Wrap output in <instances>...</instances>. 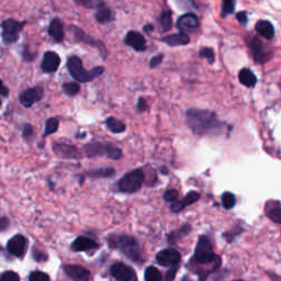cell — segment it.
<instances>
[{
    "instance_id": "cell-1",
    "label": "cell",
    "mask_w": 281,
    "mask_h": 281,
    "mask_svg": "<svg viewBox=\"0 0 281 281\" xmlns=\"http://www.w3.org/2000/svg\"><path fill=\"white\" fill-rule=\"evenodd\" d=\"M189 129L197 135H219L225 130V125L219 121L214 112L209 110L189 109L186 113Z\"/></svg>"
},
{
    "instance_id": "cell-2",
    "label": "cell",
    "mask_w": 281,
    "mask_h": 281,
    "mask_svg": "<svg viewBox=\"0 0 281 281\" xmlns=\"http://www.w3.org/2000/svg\"><path fill=\"white\" fill-rule=\"evenodd\" d=\"M108 244L111 248L119 250L132 262L142 261V250L137 241L132 236L113 234L108 237Z\"/></svg>"
},
{
    "instance_id": "cell-3",
    "label": "cell",
    "mask_w": 281,
    "mask_h": 281,
    "mask_svg": "<svg viewBox=\"0 0 281 281\" xmlns=\"http://www.w3.org/2000/svg\"><path fill=\"white\" fill-rule=\"evenodd\" d=\"M66 67L69 75H71L78 84L90 83V81L100 77L103 74V72H105V68L102 66H96L93 69H90V71H87V69L84 68L83 60L76 55L69 56L67 58Z\"/></svg>"
},
{
    "instance_id": "cell-4",
    "label": "cell",
    "mask_w": 281,
    "mask_h": 281,
    "mask_svg": "<svg viewBox=\"0 0 281 281\" xmlns=\"http://www.w3.org/2000/svg\"><path fill=\"white\" fill-rule=\"evenodd\" d=\"M25 24H27V20L19 21L11 18L3 20L0 24V28H1L0 36H1L2 42L7 45L15 44L16 42H18Z\"/></svg>"
},
{
    "instance_id": "cell-5",
    "label": "cell",
    "mask_w": 281,
    "mask_h": 281,
    "mask_svg": "<svg viewBox=\"0 0 281 281\" xmlns=\"http://www.w3.org/2000/svg\"><path fill=\"white\" fill-rule=\"evenodd\" d=\"M144 183V174L141 169H134L119 180L118 189L121 192L133 193L140 190Z\"/></svg>"
},
{
    "instance_id": "cell-6",
    "label": "cell",
    "mask_w": 281,
    "mask_h": 281,
    "mask_svg": "<svg viewBox=\"0 0 281 281\" xmlns=\"http://www.w3.org/2000/svg\"><path fill=\"white\" fill-rule=\"evenodd\" d=\"M215 254L213 252L212 243L206 236H201L198 241L196 250H194L193 261L200 265L212 262L215 259Z\"/></svg>"
},
{
    "instance_id": "cell-7",
    "label": "cell",
    "mask_w": 281,
    "mask_h": 281,
    "mask_svg": "<svg viewBox=\"0 0 281 281\" xmlns=\"http://www.w3.org/2000/svg\"><path fill=\"white\" fill-rule=\"evenodd\" d=\"M69 30H71V31L73 32V36H74L75 40L77 42L84 43V44H86V45L92 46V47H94V49H97L102 57L107 58L108 51H107L106 45L102 43V41L98 40V38H94L92 36H89V34L86 33L83 29L77 27V25H74V24L71 25V27H69Z\"/></svg>"
},
{
    "instance_id": "cell-8",
    "label": "cell",
    "mask_w": 281,
    "mask_h": 281,
    "mask_svg": "<svg viewBox=\"0 0 281 281\" xmlns=\"http://www.w3.org/2000/svg\"><path fill=\"white\" fill-rule=\"evenodd\" d=\"M44 88L41 85H37L34 87L28 88L23 90L22 93H20L19 102L25 109H30L36 103L42 101V99L44 98Z\"/></svg>"
},
{
    "instance_id": "cell-9",
    "label": "cell",
    "mask_w": 281,
    "mask_h": 281,
    "mask_svg": "<svg viewBox=\"0 0 281 281\" xmlns=\"http://www.w3.org/2000/svg\"><path fill=\"white\" fill-rule=\"evenodd\" d=\"M54 154L63 159H79L81 157L79 150L74 144H67L63 142H55L52 146Z\"/></svg>"
},
{
    "instance_id": "cell-10",
    "label": "cell",
    "mask_w": 281,
    "mask_h": 281,
    "mask_svg": "<svg viewBox=\"0 0 281 281\" xmlns=\"http://www.w3.org/2000/svg\"><path fill=\"white\" fill-rule=\"evenodd\" d=\"M181 256L176 249H163L156 255V262L163 267H177L180 262Z\"/></svg>"
},
{
    "instance_id": "cell-11",
    "label": "cell",
    "mask_w": 281,
    "mask_h": 281,
    "mask_svg": "<svg viewBox=\"0 0 281 281\" xmlns=\"http://www.w3.org/2000/svg\"><path fill=\"white\" fill-rule=\"evenodd\" d=\"M60 65L59 55L53 51H47L43 55L41 62V69L45 74H54L57 72Z\"/></svg>"
},
{
    "instance_id": "cell-12",
    "label": "cell",
    "mask_w": 281,
    "mask_h": 281,
    "mask_svg": "<svg viewBox=\"0 0 281 281\" xmlns=\"http://www.w3.org/2000/svg\"><path fill=\"white\" fill-rule=\"evenodd\" d=\"M111 276L116 281H131L134 277H135V274H134V270L131 267L125 265L123 262H116L113 266L111 267L110 269Z\"/></svg>"
},
{
    "instance_id": "cell-13",
    "label": "cell",
    "mask_w": 281,
    "mask_h": 281,
    "mask_svg": "<svg viewBox=\"0 0 281 281\" xmlns=\"http://www.w3.org/2000/svg\"><path fill=\"white\" fill-rule=\"evenodd\" d=\"M28 241L23 235L18 234L15 235L12 239L7 243V249L11 255L16 257H22L27 247Z\"/></svg>"
},
{
    "instance_id": "cell-14",
    "label": "cell",
    "mask_w": 281,
    "mask_h": 281,
    "mask_svg": "<svg viewBox=\"0 0 281 281\" xmlns=\"http://www.w3.org/2000/svg\"><path fill=\"white\" fill-rule=\"evenodd\" d=\"M47 33H49L50 37L53 40L54 43H63V41L65 40L63 21L57 18V17L52 19L49 25V29H47Z\"/></svg>"
},
{
    "instance_id": "cell-15",
    "label": "cell",
    "mask_w": 281,
    "mask_h": 281,
    "mask_svg": "<svg viewBox=\"0 0 281 281\" xmlns=\"http://www.w3.org/2000/svg\"><path fill=\"white\" fill-rule=\"evenodd\" d=\"M64 270L69 278L75 281H88L90 278V271L78 265H66Z\"/></svg>"
},
{
    "instance_id": "cell-16",
    "label": "cell",
    "mask_w": 281,
    "mask_h": 281,
    "mask_svg": "<svg viewBox=\"0 0 281 281\" xmlns=\"http://www.w3.org/2000/svg\"><path fill=\"white\" fill-rule=\"evenodd\" d=\"M124 42L125 44L131 46L136 52H143L146 49V43L143 36L136 31L128 32L127 36H125Z\"/></svg>"
},
{
    "instance_id": "cell-17",
    "label": "cell",
    "mask_w": 281,
    "mask_h": 281,
    "mask_svg": "<svg viewBox=\"0 0 281 281\" xmlns=\"http://www.w3.org/2000/svg\"><path fill=\"white\" fill-rule=\"evenodd\" d=\"M110 145L108 144H102V143H88L84 145V153L86 156L88 157H96V156H102V155H106L108 156V152H109Z\"/></svg>"
},
{
    "instance_id": "cell-18",
    "label": "cell",
    "mask_w": 281,
    "mask_h": 281,
    "mask_svg": "<svg viewBox=\"0 0 281 281\" xmlns=\"http://www.w3.org/2000/svg\"><path fill=\"white\" fill-rule=\"evenodd\" d=\"M199 198H200V194L196 191H191V192H189L188 194H186V197L181 201L171 202L169 209H170L171 212L178 213V212H180V211H183L186 206H188L190 205H192V203H194L196 201H198Z\"/></svg>"
},
{
    "instance_id": "cell-19",
    "label": "cell",
    "mask_w": 281,
    "mask_h": 281,
    "mask_svg": "<svg viewBox=\"0 0 281 281\" xmlns=\"http://www.w3.org/2000/svg\"><path fill=\"white\" fill-rule=\"evenodd\" d=\"M199 19L196 15L193 14H186L181 16L177 21V28H178L181 32H186L188 30H193L198 28Z\"/></svg>"
},
{
    "instance_id": "cell-20",
    "label": "cell",
    "mask_w": 281,
    "mask_h": 281,
    "mask_svg": "<svg viewBox=\"0 0 281 281\" xmlns=\"http://www.w3.org/2000/svg\"><path fill=\"white\" fill-rule=\"evenodd\" d=\"M249 49L252 52L253 57L256 62L263 63L268 58L267 57V52L265 50V46L262 45V43L258 40V38H253L249 43Z\"/></svg>"
},
{
    "instance_id": "cell-21",
    "label": "cell",
    "mask_w": 281,
    "mask_h": 281,
    "mask_svg": "<svg viewBox=\"0 0 281 281\" xmlns=\"http://www.w3.org/2000/svg\"><path fill=\"white\" fill-rule=\"evenodd\" d=\"M98 244L94 240L89 239V237L79 236L73 242L72 249L74 252H86V250H90L94 248H97Z\"/></svg>"
},
{
    "instance_id": "cell-22",
    "label": "cell",
    "mask_w": 281,
    "mask_h": 281,
    "mask_svg": "<svg viewBox=\"0 0 281 281\" xmlns=\"http://www.w3.org/2000/svg\"><path fill=\"white\" fill-rule=\"evenodd\" d=\"M255 29H256V31L258 32L259 36L262 37L263 38H266V40H272L275 37L274 25H272L269 21H267V20L258 21Z\"/></svg>"
},
{
    "instance_id": "cell-23",
    "label": "cell",
    "mask_w": 281,
    "mask_h": 281,
    "mask_svg": "<svg viewBox=\"0 0 281 281\" xmlns=\"http://www.w3.org/2000/svg\"><path fill=\"white\" fill-rule=\"evenodd\" d=\"M162 41L165 42L166 44H168L169 46H180V45L188 44V43L190 42V38L186 33L179 32V33L170 34V36L163 37Z\"/></svg>"
},
{
    "instance_id": "cell-24",
    "label": "cell",
    "mask_w": 281,
    "mask_h": 281,
    "mask_svg": "<svg viewBox=\"0 0 281 281\" xmlns=\"http://www.w3.org/2000/svg\"><path fill=\"white\" fill-rule=\"evenodd\" d=\"M58 128H59V121L57 118H49L47 119L46 122H45L44 133H43L42 141L40 142V144H38V148L43 149V146H44V143H45V138L49 135H52V134L57 132Z\"/></svg>"
},
{
    "instance_id": "cell-25",
    "label": "cell",
    "mask_w": 281,
    "mask_h": 281,
    "mask_svg": "<svg viewBox=\"0 0 281 281\" xmlns=\"http://www.w3.org/2000/svg\"><path fill=\"white\" fill-rule=\"evenodd\" d=\"M94 20L100 24L110 23L111 21L113 20V14H112V11L109 9V8L106 7V5L97 9L96 14H94Z\"/></svg>"
},
{
    "instance_id": "cell-26",
    "label": "cell",
    "mask_w": 281,
    "mask_h": 281,
    "mask_svg": "<svg viewBox=\"0 0 281 281\" xmlns=\"http://www.w3.org/2000/svg\"><path fill=\"white\" fill-rule=\"evenodd\" d=\"M266 213L268 218L276 223H281V206L280 203L277 202H269L266 206Z\"/></svg>"
},
{
    "instance_id": "cell-27",
    "label": "cell",
    "mask_w": 281,
    "mask_h": 281,
    "mask_svg": "<svg viewBox=\"0 0 281 281\" xmlns=\"http://www.w3.org/2000/svg\"><path fill=\"white\" fill-rule=\"evenodd\" d=\"M105 124L109 131H111L112 133H115V134L123 133L125 131V129H127L124 122H122V121L119 120V119L113 118V116H109V118L106 120Z\"/></svg>"
},
{
    "instance_id": "cell-28",
    "label": "cell",
    "mask_w": 281,
    "mask_h": 281,
    "mask_svg": "<svg viewBox=\"0 0 281 281\" xmlns=\"http://www.w3.org/2000/svg\"><path fill=\"white\" fill-rule=\"evenodd\" d=\"M239 78L241 83L244 86H246V87H254V86L257 83L256 76L254 75V73L252 71H249V69L247 68L242 69V71L240 72Z\"/></svg>"
},
{
    "instance_id": "cell-29",
    "label": "cell",
    "mask_w": 281,
    "mask_h": 281,
    "mask_svg": "<svg viewBox=\"0 0 281 281\" xmlns=\"http://www.w3.org/2000/svg\"><path fill=\"white\" fill-rule=\"evenodd\" d=\"M63 93L68 97H75L80 92V86L77 81H66L62 85Z\"/></svg>"
},
{
    "instance_id": "cell-30",
    "label": "cell",
    "mask_w": 281,
    "mask_h": 281,
    "mask_svg": "<svg viewBox=\"0 0 281 281\" xmlns=\"http://www.w3.org/2000/svg\"><path fill=\"white\" fill-rule=\"evenodd\" d=\"M86 175L90 177V178H107V177H111L114 175V169L110 167L100 168V169L90 170L88 172H86Z\"/></svg>"
},
{
    "instance_id": "cell-31",
    "label": "cell",
    "mask_w": 281,
    "mask_h": 281,
    "mask_svg": "<svg viewBox=\"0 0 281 281\" xmlns=\"http://www.w3.org/2000/svg\"><path fill=\"white\" fill-rule=\"evenodd\" d=\"M77 6L87 8V9H99L102 6H105L103 0H74Z\"/></svg>"
},
{
    "instance_id": "cell-32",
    "label": "cell",
    "mask_w": 281,
    "mask_h": 281,
    "mask_svg": "<svg viewBox=\"0 0 281 281\" xmlns=\"http://www.w3.org/2000/svg\"><path fill=\"white\" fill-rule=\"evenodd\" d=\"M144 279H145V281H162L163 277H162V274L159 272L157 268L150 266V267L146 268Z\"/></svg>"
},
{
    "instance_id": "cell-33",
    "label": "cell",
    "mask_w": 281,
    "mask_h": 281,
    "mask_svg": "<svg viewBox=\"0 0 281 281\" xmlns=\"http://www.w3.org/2000/svg\"><path fill=\"white\" fill-rule=\"evenodd\" d=\"M36 137V131H34V128L32 124L25 123L23 124L22 128V138L27 142V143H31Z\"/></svg>"
},
{
    "instance_id": "cell-34",
    "label": "cell",
    "mask_w": 281,
    "mask_h": 281,
    "mask_svg": "<svg viewBox=\"0 0 281 281\" xmlns=\"http://www.w3.org/2000/svg\"><path fill=\"white\" fill-rule=\"evenodd\" d=\"M159 24L163 31H168L171 28V14L170 11H163L159 18Z\"/></svg>"
},
{
    "instance_id": "cell-35",
    "label": "cell",
    "mask_w": 281,
    "mask_h": 281,
    "mask_svg": "<svg viewBox=\"0 0 281 281\" xmlns=\"http://www.w3.org/2000/svg\"><path fill=\"white\" fill-rule=\"evenodd\" d=\"M235 10V0H223L222 2V17L232 15Z\"/></svg>"
},
{
    "instance_id": "cell-36",
    "label": "cell",
    "mask_w": 281,
    "mask_h": 281,
    "mask_svg": "<svg viewBox=\"0 0 281 281\" xmlns=\"http://www.w3.org/2000/svg\"><path fill=\"white\" fill-rule=\"evenodd\" d=\"M235 202H236L235 196L231 192H225L222 196V205L227 210L232 209V207L235 206Z\"/></svg>"
},
{
    "instance_id": "cell-37",
    "label": "cell",
    "mask_w": 281,
    "mask_h": 281,
    "mask_svg": "<svg viewBox=\"0 0 281 281\" xmlns=\"http://www.w3.org/2000/svg\"><path fill=\"white\" fill-rule=\"evenodd\" d=\"M199 55H200L201 58H206V60L210 64L214 63L215 55H214L213 50L210 49V47H202L200 52H199Z\"/></svg>"
},
{
    "instance_id": "cell-38",
    "label": "cell",
    "mask_w": 281,
    "mask_h": 281,
    "mask_svg": "<svg viewBox=\"0 0 281 281\" xmlns=\"http://www.w3.org/2000/svg\"><path fill=\"white\" fill-rule=\"evenodd\" d=\"M29 281H50V277L45 272L37 270L31 272V275L29 277Z\"/></svg>"
},
{
    "instance_id": "cell-39",
    "label": "cell",
    "mask_w": 281,
    "mask_h": 281,
    "mask_svg": "<svg viewBox=\"0 0 281 281\" xmlns=\"http://www.w3.org/2000/svg\"><path fill=\"white\" fill-rule=\"evenodd\" d=\"M176 5L183 10H191L196 8L194 6V0H175Z\"/></svg>"
},
{
    "instance_id": "cell-40",
    "label": "cell",
    "mask_w": 281,
    "mask_h": 281,
    "mask_svg": "<svg viewBox=\"0 0 281 281\" xmlns=\"http://www.w3.org/2000/svg\"><path fill=\"white\" fill-rule=\"evenodd\" d=\"M20 278L18 274H16L15 271H5L0 275V281H19Z\"/></svg>"
},
{
    "instance_id": "cell-41",
    "label": "cell",
    "mask_w": 281,
    "mask_h": 281,
    "mask_svg": "<svg viewBox=\"0 0 281 281\" xmlns=\"http://www.w3.org/2000/svg\"><path fill=\"white\" fill-rule=\"evenodd\" d=\"M188 230H190V226L188 225H186V226H183L180 228V230H178L177 232L175 233H172V234L169 235V239H168V241H169V243H175L176 240L177 239H179V235H184L186 234V233L188 232Z\"/></svg>"
},
{
    "instance_id": "cell-42",
    "label": "cell",
    "mask_w": 281,
    "mask_h": 281,
    "mask_svg": "<svg viewBox=\"0 0 281 281\" xmlns=\"http://www.w3.org/2000/svg\"><path fill=\"white\" fill-rule=\"evenodd\" d=\"M36 55H37V53H34V52H31L28 46H25L24 49H23V51H22V59H23V62L31 63L32 60L36 58Z\"/></svg>"
},
{
    "instance_id": "cell-43",
    "label": "cell",
    "mask_w": 281,
    "mask_h": 281,
    "mask_svg": "<svg viewBox=\"0 0 281 281\" xmlns=\"http://www.w3.org/2000/svg\"><path fill=\"white\" fill-rule=\"evenodd\" d=\"M178 194L179 193L176 189H169L164 193V199L168 202H175L177 200V198H178Z\"/></svg>"
},
{
    "instance_id": "cell-44",
    "label": "cell",
    "mask_w": 281,
    "mask_h": 281,
    "mask_svg": "<svg viewBox=\"0 0 281 281\" xmlns=\"http://www.w3.org/2000/svg\"><path fill=\"white\" fill-rule=\"evenodd\" d=\"M9 94H10L9 88H8L5 84H3L2 79L0 78V96L7 98V97H9Z\"/></svg>"
},
{
    "instance_id": "cell-45",
    "label": "cell",
    "mask_w": 281,
    "mask_h": 281,
    "mask_svg": "<svg viewBox=\"0 0 281 281\" xmlns=\"http://www.w3.org/2000/svg\"><path fill=\"white\" fill-rule=\"evenodd\" d=\"M177 270H178V266L170 268V269L168 270V272L166 274V276H165V280H164V281H172V280H174V279H175V276H176Z\"/></svg>"
},
{
    "instance_id": "cell-46",
    "label": "cell",
    "mask_w": 281,
    "mask_h": 281,
    "mask_svg": "<svg viewBox=\"0 0 281 281\" xmlns=\"http://www.w3.org/2000/svg\"><path fill=\"white\" fill-rule=\"evenodd\" d=\"M163 57H164L163 55H157V56H155V57H153L152 59H150V68H154V67L158 66V65L163 62Z\"/></svg>"
},
{
    "instance_id": "cell-47",
    "label": "cell",
    "mask_w": 281,
    "mask_h": 281,
    "mask_svg": "<svg viewBox=\"0 0 281 281\" xmlns=\"http://www.w3.org/2000/svg\"><path fill=\"white\" fill-rule=\"evenodd\" d=\"M236 19L239 20L240 23L245 25L247 23V14H246V12H240V14H237Z\"/></svg>"
},
{
    "instance_id": "cell-48",
    "label": "cell",
    "mask_w": 281,
    "mask_h": 281,
    "mask_svg": "<svg viewBox=\"0 0 281 281\" xmlns=\"http://www.w3.org/2000/svg\"><path fill=\"white\" fill-rule=\"evenodd\" d=\"M33 255H34V258H36L37 261H44V259H46L45 254L41 253V252H37V249L33 250Z\"/></svg>"
},
{
    "instance_id": "cell-49",
    "label": "cell",
    "mask_w": 281,
    "mask_h": 281,
    "mask_svg": "<svg viewBox=\"0 0 281 281\" xmlns=\"http://www.w3.org/2000/svg\"><path fill=\"white\" fill-rule=\"evenodd\" d=\"M8 225H9V220L7 218H0V231L5 230Z\"/></svg>"
},
{
    "instance_id": "cell-50",
    "label": "cell",
    "mask_w": 281,
    "mask_h": 281,
    "mask_svg": "<svg viewBox=\"0 0 281 281\" xmlns=\"http://www.w3.org/2000/svg\"><path fill=\"white\" fill-rule=\"evenodd\" d=\"M137 108L140 111H145L146 110V101L144 99H140L137 103Z\"/></svg>"
},
{
    "instance_id": "cell-51",
    "label": "cell",
    "mask_w": 281,
    "mask_h": 281,
    "mask_svg": "<svg viewBox=\"0 0 281 281\" xmlns=\"http://www.w3.org/2000/svg\"><path fill=\"white\" fill-rule=\"evenodd\" d=\"M152 29H153L152 25H145V27H144V31L150 32V30H152Z\"/></svg>"
},
{
    "instance_id": "cell-52",
    "label": "cell",
    "mask_w": 281,
    "mask_h": 281,
    "mask_svg": "<svg viewBox=\"0 0 281 281\" xmlns=\"http://www.w3.org/2000/svg\"><path fill=\"white\" fill-rule=\"evenodd\" d=\"M1 105H2V102H1V100H0V108H1Z\"/></svg>"
},
{
    "instance_id": "cell-53",
    "label": "cell",
    "mask_w": 281,
    "mask_h": 281,
    "mask_svg": "<svg viewBox=\"0 0 281 281\" xmlns=\"http://www.w3.org/2000/svg\"><path fill=\"white\" fill-rule=\"evenodd\" d=\"M235 281H244V280H235Z\"/></svg>"
}]
</instances>
